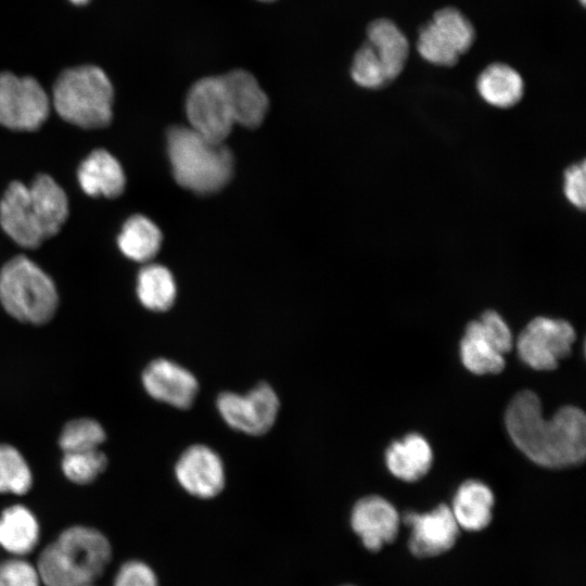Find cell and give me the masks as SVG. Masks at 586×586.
<instances>
[{
  "label": "cell",
  "instance_id": "29",
  "mask_svg": "<svg viewBox=\"0 0 586 586\" xmlns=\"http://www.w3.org/2000/svg\"><path fill=\"white\" fill-rule=\"evenodd\" d=\"M36 568L43 586H87L64 563L54 543L41 550Z\"/></svg>",
  "mask_w": 586,
  "mask_h": 586
},
{
  "label": "cell",
  "instance_id": "21",
  "mask_svg": "<svg viewBox=\"0 0 586 586\" xmlns=\"http://www.w3.org/2000/svg\"><path fill=\"white\" fill-rule=\"evenodd\" d=\"M493 506L491 488L477 480H467L454 496L451 512L459 527L481 531L492 521Z\"/></svg>",
  "mask_w": 586,
  "mask_h": 586
},
{
  "label": "cell",
  "instance_id": "2",
  "mask_svg": "<svg viewBox=\"0 0 586 586\" xmlns=\"http://www.w3.org/2000/svg\"><path fill=\"white\" fill-rule=\"evenodd\" d=\"M68 217V200L62 187L40 174L30 186L12 181L0 200V226L18 245L36 249L54 237Z\"/></svg>",
  "mask_w": 586,
  "mask_h": 586
},
{
  "label": "cell",
  "instance_id": "24",
  "mask_svg": "<svg viewBox=\"0 0 586 586\" xmlns=\"http://www.w3.org/2000/svg\"><path fill=\"white\" fill-rule=\"evenodd\" d=\"M162 233L157 226L142 215H133L123 225L117 238L122 253L131 260L144 263L158 252Z\"/></svg>",
  "mask_w": 586,
  "mask_h": 586
},
{
  "label": "cell",
  "instance_id": "23",
  "mask_svg": "<svg viewBox=\"0 0 586 586\" xmlns=\"http://www.w3.org/2000/svg\"><path fill=\"white\" fill-rule=\"evenodd\" d=\"M39 523L34 513L22 505H14L0 515V546L14 557L30 553L38 545Z\"/></svg>",
  "mask_w": 586,
  "mask_h": 586
},
{
  "label": "cell",
  "instance_id": "12",
  "mask_svg": "<svg viewBox=\"0 0 586 586\" xmlns=\"http://www.w3.org/2000/svg\"><path fill=\"white\" fill-rule=\"evenodd\" d=\"M53 543L65 564L84 585L93 584L100 578L112 558L109 539L93 527H68Z\"/></svg>",
  "mask_w": 586,
  "mask_h": 586
},
{
  "label": "cell",
  "instance_id": "3",
  "mask_svg": "<svg viewBox=\"0 0 586 586\" xmlns=\"http://www.w3.org/2000/svg\"><path fill=\"white\" fill-rule=\"evenodd\" d=\"M167 151L177 183L195 193L216 192L231 178L233 158L229 149L190 127L168 130Z\"/></svg>",
  "mask_w": 586,
  "mask_h": 586
},
{
  "label": "cell",
  "instance_id": "18",
  "mask_svg": "<svg viewBox=\"0 0 586 586\" xmlns=\"http://www.w3.org/2000/svg\"><path fill=\"white\" fill-rule=\"evenodd\" d=\"M221 78L234 124L249 128L259 126L269 101L257 79L244 69H233Z\"/></svg>",
  "mask_w": 586,
  "mask_h": 586
},
{
  "label": "cell",
  "instance_id": "8",
  "mask_svg": "<svg viewBox=\"0 0 586 586\" xmlns=\"http://www.w3.org/2000/svg\"><path fill=\"white\" fill-rule=\"evenodd\" d=\"M50 100L31 77L0 74V125L11 130L34 131L48 118Z\"/></svg>",
  "mask_w": 586,
  "mask_h": 586
},
{
  "label": "cell",
  "instance_id": "5",
  "mask_svg": "<svg viewBox=\"0 0 586 586\" xmlns=\"http://www.w3.org/2000/svg\"><path fill=\"white\" fill-rule=\"evenodd\" d=\"M0 303L16 320L43 324L53 318L59 295L52 279L31 259L18 255L0 270Z\"/></svg>",
  "mask_w": 586,
  "mask_h": 586
},
{
  "label": "cell",
  "instance_id": "26",
  "mask_svg": "<svg viewBox=\"0 0 586 586\" xmlns=\"http://www.w3.org/2000/svg\"><path fill=\"white\" fill-rule=\"evenodd\" d=\"M33 483L30 469L20 451L11 445L0 444V493L23 495Z\"/></svg>",
  "mask_w": 586,
  "mask_h": 586
},
{
  "label": "cell",
  "instance_id": "1",
  "mask_svg": "<svg viewBox=\"0 0 586 586\" xmlns=\"http://www.w3.org/2000/svg\"><path fill=\"white\" fill-rule=\"evenodd\" d=\"M505 423L514 445L542 467L560 469L585 460L586 417L578 407L563 406L546 420L539 397L523 390L510 400Z\"/></svg>",
  "mask_w": 586,
  "mask_h": 586
},
{
  "label": "cell",
  "instance_id": "17",
  "mask_svg": "<svg viewBox=\"0 0 586 586\" xmlns=\"http://www.w3.org/2000/svg\"><path fill=\"white\" fill-rule=\"evenodd\" d=\"M399 515L395 507L383 497L371 495L359 499L352 510L351 524L371 551L393 543L399 528Z\"/></svg>",
  "mask_w": 586,
  "mask_h": 586
},
{
  "label": "cell",
  "instance_id": "10",
  "mask_svg": "<svg viewBox=\"0 0 586 586\" xmlns=\"http://www.w3.org/2000/svg\"><path fill=\"white\" fill-rule=\"evenodd\" d=\"M216 407L222 420L233 430L263 435L273 426L280 402L276 391L262 382L245 394L220 393Z\"/></svg>",
  "mask_w": 586,
  "mask_h": 586
},
{
  "label": "cell",
  "instance_id": "9",
  "mask_svg": "<svg viewBox=\"0 0 586 586\" xmlns=\"http://www.w3.org/2000/svg\"><path fill=\"white\" fill-rule=\"evenodd\" d=\"M573 326L563 319L535 317L517 341L520 358L535 370H553L571 354L575 341Z\"/></svg>",
  "mask_w": 586,
  "mask_h": 586
},
{
  "label": "cell",
  "instance_id": "7",
  "mask_svg": "<svg viewBox=\"0 0 586 586\" xmlns=\"http://www.w3.org/2000/svg\"><path fill=\"white\" fill-rule=\"evenodd\" d=\"M512 348V333L504 318L493 309L470 321L460 342L463 366L475 374H497L506 366L504 354Z\"/></svg>",
  "mask_w": 586,
  "mask_h": 586
},
{
  "label": "cell",
  "instance_id": "25",
  "mask_svg": "<svg viewBox=\"0 0 586 586\" xmlns=\"http://www.w3.org/2000/svg\"><path fill=\"white\" fill-rule=\"evenodd\" d=\"M176 284L170 271L161 265L143 267L137 281L140 303L153 311H165L176 298Z\"/></svg>",
  "mask_w": 586,
  "mask_h": 586
},
{
  "label": "cell",
  "instance_id": "20",
  "mask_svg": "<svg viewBox=\"0 0 586 586\" xmlns=\"http://www.w3.org/2000/svg\"><path fill=\"white\" fill-rule=\"evenodd\" d=\"M432 449L428 441L418 433H409L393 442L385 451L390 472L406 482L423 477L432 464Z\"/></svg>",
  "mask_w": 586,
  "mask_h": 586
},
{
  "label": "cell",
  "instance_id": "33",
  "mask_svg": "<svg viewBox=\"0 0 586 586\" xmlns=\"http://www.w3.org/2000/svg\"><path fill=\"white\" fill-rule=\"evenodd\" d=\"M73 3L75 4H85L86 2H88L89 0H71Z\"/></svg>",
  "mask_w": 586,
  "mask_h": 586
},
{
  "label": "cell",
  "instance_id": "30",
  "mask_svg": "<svg viewBox=\"0 0 586 586\" xmlns=\"http://www.w3.org/2000/svg\"><path fill=\"white\" fill-rule=\"evenodd\" d=\"M36 565L22 557H14L0 563V586H41Z\"/></svg>",
  "mask_w": 586,
  "mask_h": 586
},
{
  "label": "cell",
  "instance_id": "15",
  "mask_svg": "<svg viewBox=\"0 0 586 586\" xmlns=\"http://www.w3.org/2000/svg\"><path fill=\"white\" fill-rule=\"evenodd\" d=\"M374 65L385 86L404 71L409 55V41L390 18H377L367 27V40L360 47Z\"/></svg>",
  "mask_w": 586,
  "mask_h": 586
},
{
  "label": "cell",
  "instance_id": "16",
  "mask_svg": "<svg viewBox=\"0 0 586 586\" xmlns=\"http://www.w3.org/2000/svg\"><path fill=\"white\" fill-rule=\"evenodd\" d=\"M142 384L152 398L179 409L189 408L199 392L194 374L166 358L155 359L145 367Z\"/></svg>",
  "mask_w": 586,
  "mask_h": 586
},
{
  "label": "cell",
  "instance_id": "13",
  "mask_svg": "<svg viewBox=\"0 0 586 586\" xmlns=\"http://www.w3.org/2000/svg\"><path fill=\"white\" fill-rule=\"evenodd\" d=\"M403 522L410 527L409 550L419 558L438 556L449 550L459 536V525L451 508L441 504L426 513L408 511Z\"/></svg>",
  "mask_w": 586,
  "mask_h": 586
},
{
  "label": "cell",
  "instance_id": "14",
  "mask_svg": "<svg viewBox=\"0 0 586 586\" xmlns=\"http://www.w3.org/2000/svg\"><path fill=\"white\" fill-rule=\"evenodd\" d=\"M175 476L187 493L203 499L217 496L226 482L221 458L202 444L192 445L180 455L175 466Z\"/></svg>",
  "mask_w": 586,
  "mask_h": 586
},
{
  "label": "cell",
  "instance_id": "35",
  "mask_svg": "<svg viewBox=\"0 0 586 586\" xmlns=\"http://www.w3.org/2000/svg\"><path fill=\"white\" fill-rule=\"evenodd\" d=\"M87 586H94L93 584L87 585Z\"/></svg>",
  "mask_w": 586,
  "mask_h": 586
},
{
  "label": "cell",
  "instance_id": "28",
  "mask_svg": "<svg viewBox=\"0 0 586 586\" xmlns=\"http://www.w3.org/2000/svg\"><path fill=\"white\" fill-rule=\"evenodd\" d=\"M61 467L65 476L73 483L88 484L106 469L107 458L99 449L66 453Z\"/></svg>",
  "mask_w": 586,
  "mask_h": 586
},
{
  "label": "cell",
  "instance_id": "34",
  "mask_svg": "<svg viewBox=\"0 0 586 586\" xmlns=\"http://www.w3.org/2000/svg\"><path fill=\"white\" fill-rule=\"evenodd\" d=\"M259 1H265V2H268V1H275V0H259Z\"/></svg>",
  "mask_w": 586,
  "mask_h": 586
},
{
  "label": "cell",
  "instance_id": "6",
  "mask_svg": "<svg viewBox=\"0 0 586 586\" xmlns=\"http://www.w3.org/2000/svg\"><path fill=\"white\" fill-rule=\"evenodd\" d=\"M475 36L471 21L457 8L446 7L420 27L416 47L426 62L450 67L470 50Z\"/></svg>",
  "mask_w": 586,
  "mask_h": 586
},
{
  "label": "cell",
  "instance_id": "22",
  "mask_svg": "<svg viewBox=\"0 0 586 586\" xmlns=\"http://www.w3.org/2000/svg\"><path fill=\"white\" fill-rule=\"evenodd\" d=\"M476 90L487 104L509 109L522 99L524 81L511 66L505 63H492L479 75Z\"/></svg>",
  "mask_w": 586,
  "mask_h": 586
},
{
  "label": "cell",
  "instance_id": "11",
  "mask_svg": "<svg viewBox=\"0 0 586 586\" xmlns=\"http://www.w3.org/2000/svg\"><path fill=\"white\" fill-rule=\"evenodd\" d=\"M190 128L214 142H224L234 124L221 76L203 77L188 91Z\"/></svg>",
  "mask_w": 586,
  "mask_h": 586
},
{
  "label": "cell",
  "instance_id": "19",
  "mask_svg": "<svg viewBox=\"0 0 586 586\" xmlns=\"http://www.w3.org/2000/svg\"><path fill=\"white\" fill-rule=\"evenodd\" d=\"M77 179L82 191L90 196L114 199L119 196L126 177L119 162L106 150H93L79 165Z\"/></svg>",
  "mask_w": 586,
  "mask_h": 586
},
{
  "label": "cell",
  "instance_id": "32",
  "mask_svg": "<svg viewBox=\"0 0 586 586\" xmlns=\"http://www.w3.org/2000/svg\"><path fill=\"white\" fill-rule=\"evenodd\" d=\"M585 162L570 165L563 174V193L576 208L584 209L586 203Z\"/></svg>",
  "mask_w": 586,
  "mask_h": 586
},
{
  "label": "cell",
  "instance_id": "4",
  "mask_svg": "<svg viewBox=\"0 0 586 586\" xmlns=\"http://www.w3.org/2000/svg\"><path fill=\"white\" fill-rule=\"evenodd\" d=\"M113 98L109 77L93 65L64 71L52 92L58 114L65 122L86 129L103 128L111 123Z\"/></svg>",
  "mask_w": 586,
  "mask_h": 586
},
{
  "label": "cell",
  "instance_id": "27",
  "mask_svg": "<svg viewBox=\"0 0 586 586\" xmlns=\"http://www.w3.org/2000/svg\"><path fill=\"white\" fill-rule=\"evenodd\" d=\"M105 437V431L98 421L80 418L64 425L59 444L63 454L87 451L99 449Z\"/></svg>",
  "mask_w": 586,
  "mask_h": 586
},
{
  "label": "cell",
  "instance_id": "31",
  "mask_svg": "<svg viewBox=\"0 0 586 586\" xmlns=\"http://www.w3.org/2000/svg\"><path fill=\"white\" fill-rule=\"evenodd\" d=\"M113 586H158L153 570L137 560L125 562L117 571Z\"/></svg>",
  "mask_w": 586,
  "mask_h": 586
}]
</instances>
